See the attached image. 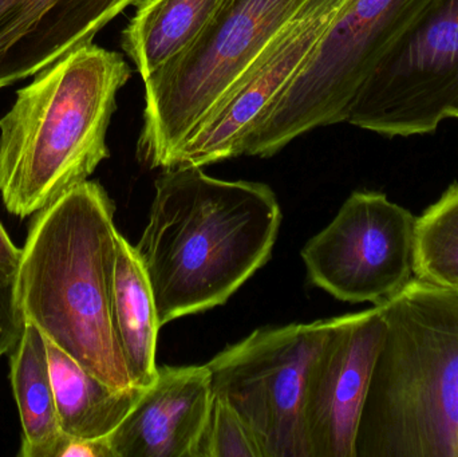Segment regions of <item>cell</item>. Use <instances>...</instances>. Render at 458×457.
<instances>
[{
	"label": "cell",
	"mask_w": 458,
	"mask_h": 457,
	"mask_svg": "<svg viewBox=\"0 0 458 457\" xmlns=\"http://www.w3.org/2000/svg\"><path fill=\"white\" fill-rule=\"evenodd\" d=\"M136 251L158 324L225 302L271 257L282 223L274 190L228 182L200 166L164 169Z\"/></svg>",
	"instance_id": "1"
},
{
	"label": "cell",
	"mask_w": 458,
	"mask_h": 457,
	"mask_svg": "<svg viewBox=\"0 0 458 457\" xmlns=\"http://www.w3.org/2000/svg\"><path fill=\"white\" fill-rule=\"evenodd\" d=\"M115 207L85 182L35 214L16 271L24 322L115 389L133 388L115 332Z\"/></svg>",
	"instance_id": "2"
},
{
	"label": "cell",
	"mask_w": 458,
	"mask_h": 457,
	"mask_svg": "<svg viewBox=\"0 0 458 457\" xmlns=\"http://www.w3.org/2000/svg\"><path fill=\"white\" fill-rule=\"evenodd\" d=\"M131 77L121 54L82 46L38 72L0 118V196L26 219L109 158L107 128Z\"/></svg>",
	"instance_id": "3"
},
{
	"label": "cell",
	"mask_w": 458,
	"mask_h": 457,
	"mask_svg": "<svg viewBox=\"0 0 458 457\" xmlns=\"http://www.w3.org/2000/svg\"><path fill=\"white\" fill-rule=\"evenodd\" d=\"M374 306L386 333L355 457H458V289L413 278Z\"/></svg>",
	"instance_id": "4"
},
{
	"label": "cell",
	"mask_w": 458,
	"mask_h": 457,
	"mask_svg": "<svg viewBox=\"0 0 458 457\" xmlns=\"http://www.w3.org/2000/svg\"><path fill=\"white\" fill-rule=\"evenodd\" d=\"M306 2L225 0L187 50L144 80L140 163L168 168L182 142Z\"/></svg>",
	"instance_id": "5"
},
{
	"label": "cell",
	"mask_w": 458,
	"mask_h": 457,
	"mask_svg": "<svg viewBox=\"0 0 458 457\" xmlns=\"http://www.w3.org/2000/svg\"><path fill=\"white\" fill-rule=\"evenodd\" d=\"M432 0H347L298 74L264 115L245 156L272 157L301 134L344 123L366 75Z\"/></svg>",
	"instance_id": "6"
},
{
	"label": "cell",
	"mask_w": 458,
	"mask_h": 457,
	"mask_svg": "<svg viewBox=\"0 0 458 457\" xmlns=\"http://www.w3.org/2000/svg\"><path fill=\"white\" fill-rule=\"evenodd\" d=\"M330 319L261 327L207 364L212 392L236 410L261 457H311L307 386Z\"/></svg>",
	"instance_id": "7"
},
{
	"label": "cell",
	"mask_w": 458,
	"mask_h": 457,
	"mask_svg": "<svg viewBox=\"0 0 458 457\" xmlns=\"http://www.w3.org/2000/svg\"><path fill=\"white\" fill-rule=\"evenodd\" d=\"M448 118H458V0H432L379 56L344 123L411 137Z\"/></svg>",
	"instance_id": "8"
},
{
	"label": "cell",
	"mask_w": 458,
	"mask_h": 457,
	"mask_svg": "<svg viewBox=\"0 0 458 457\" xmlns=\"http://www.w3.org/2000/svg\"><path fill=\"white\" fill-rule=\"evenodd\" d=\"M416 223L384 193H352L301 250L310 282L344 302L389 300L414 278Z\"/></svg>",
	"instance_id": "9"
},
{
	"label": "cell",
	"mask_w": 458,
	"mask_h": 457,
	"mask_svg": "<svg viewBox=\"0 0 458 457\" xmlns=\"http://www.w3.org/2000/svg\"><path fill=\"white\" fill-rule=\"evenodd\" d=\"M346 2L307 0L182 142L168 168H203L244 156L250 134L298 74Z\"/></svg>",
	"instance_id": "10"
},
{
	"label": "cell",
	"mask_w": 458,
	"mask_h": 457,
	"mask_svg": "<svg viewBox=\"0 0 458 457\" xmlns=\"http://www.w3.org/2000/svg\"><path fill=\"white\" fill-rule=\"evenodd\" d=\"M386 333L378 306L330 319L312 364L306 419L311 457H355V439Z\"/></svg>",
	"instance_id": "11"
},
{
	"label": "cell",
	"mask_w": 458,
	"mask_h": 457,
	"mask_svg": "<svg viewBox=\"0 0 458 457\" xmlns=\"http://www.w3.org/2000/svg\"><path fill=\"white\" fill-rule=\"evenodd\" d=\"M137 0H0V89L34 77Z\"/></svg>",
	"instance_id": "12"
},
{
	"label": "cell",
	"mask_w": 458,
	"mask_h": 457,
	"mask_svg": "<svg viewBox=\"0 0 458 457\" xmlns=\"http://www.w3.org/2000/svg\"><path fill=\"white\" fill-rule=\"evenodd\" d=\"M214 392L203 367H161L152 385L107 436L114 457H199Z\"/></svg>",
	"instance_id": "13"
},
{
	"label": "cell",
	"mask_w": 458,
	"mask_h": 457,
	"mask_svg": "<svg viewBox=\"0 0 458 457\" xmlns=\"http://www.w3.org/2000/svg\"><path fill=\"white\" fill-rule=\"evenodd\" d=\"M62 434L80 439L109 436L139 402L145 388L115 389L46 340Z\"/></svg>",
	"instance_id": "14"
},
{
	"label": "cell",
	"mask_w": 458,
	"mask_h": 457,
	"mask_svg": "<svg viewBox=\"0 0 458 457\" xmlns=\"http://www.w3.org/2000/svg\"><path fill=\"white\" fill-rule=\"evenodd\" d=\"M113 311L131 381L140 388H148L157 377L156 349L161 326L147 271L136 247L121 233L117 238Z\"/></svg>",
	"instance_id": "15"
},
{
	"label": "cell",
	"mask_w": 458,
	"mask_h": 457,
	"mask_svg": "<svg viewBox=\"0 0 458 457\" xmlns=\"http://www.w3.org/2000/svg\"><path fill=\"white\" fill-rule=\"evenodd\" d=\"M225 0H142L121 46L142 80L187 50Z\"/></svg>",
	"instance_id": "16"
},
{
	"label": "cell",
	"mask_w": 458,
	"mask_h": 457,
	"mask_svg": "<svg viewBox=\"0 0 458 457\" xmlns=\"http://www.w3.org/2000/svg\"><path fill=\"white\" fill-rule=\"evenodd\" d=\"M11 385L21 426V457H55L62 434L42 333L24 322L10 353Z\"/></svg>",
	"instance_id": "17"
},
{
	"label": "cell",
	"mask_w": 458,
	"mask_h": 457,
	"mask_svg": "<svg viewBox=\"0 0 458 457\" xmlns=\"http://www.w3.org/2000/svg\"><path fill=\"white\" fill-rule=\"evenodd\" d=\"M414 278L458 289V182L417 217Z\"/></svg>",
	"instance_id": "18"
},
{
	"label": "cell",
	"mask_w": 458,
	"mask_h": 457,
	"mask_svg": "<svg viewBox=\"0 0 458 457\" xmlns=\"http://www.w3.org/2000/svg\"><path fill=\"white\" fill-rule=\"evenodd\" d=\"M199 457H261L244 421L225 399L215 394Z\"/></svg>",
	"instance_id": "19"
},
{
	"label": "cell",
	"mask_w": 458,
	"mask_h": 457,
	"mask_svg": "<svg viewBox=\"0 0 458 457\" xmlns=\"http://www.w3.org/2000/svg\"><path fill=\"white\" fill-rule=\"evenodd\" d=\"M23 327L24 319L16 298V274L0 267V359L15 348Z\"/></svg>",
	"instance_id": "20"
},
{
	"label": "cell",
	"mask_w": 458,
	"mask_h": 457,
	"mask_svg": "<svg viewBox=\"0 0 458 457\" xmlns=\"http://www.w3.org/2000/svg\"><path fill=\"white\" fill-rule=\"evenodd\" d=\"M114 457L107 437L104 439H80L64 434L55 457Z\"/></svg>",
	"instance_id": "21"
},
{
	"label": "cell",
	"mask_w": 458,
	"mask_h": 457,
	"mask_svg": "<svg viewBox=\"0 0 458 457\" xmlns=\"http://www.w3.org/2000/svg\"><path fill=\"white\" fill-rule=\"evenodd\" d=\"M21 250L11 241L0 223V267L11 274H16L21 263Z\"/></svg>",
	"instance_id": "22"
}]
</instances>
